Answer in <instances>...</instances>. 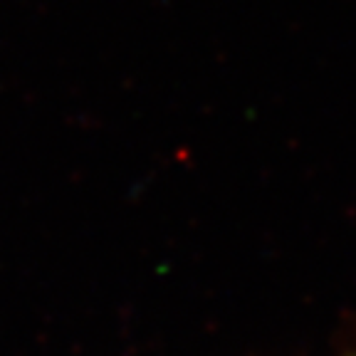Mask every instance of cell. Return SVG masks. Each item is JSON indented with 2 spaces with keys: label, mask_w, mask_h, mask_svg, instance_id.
<instances>
[{
  "label": "cell",
  "mask_w": 356,
  "mask_h": 356,
  "mask_svg": "<svg viewBox=\"0 0 356 356\" xmlns=\"http://www.w3.org/2000/svg\"><path fill=\"white\" fill-rule=\"evenodd\" d=\"M346 356H356V351H351V354H346Z\"/></svg>",
  "instance_id": "1"
}]
</instances>
